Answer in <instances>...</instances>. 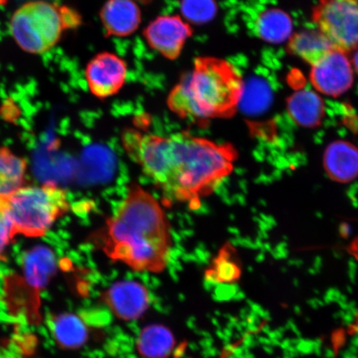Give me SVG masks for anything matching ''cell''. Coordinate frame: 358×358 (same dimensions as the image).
<instances>
[{
  "mask_svg": "<svg viewBox=\"0 0 358 358\" xmlns=\"http://www.w3.org/2000/svg\"><path fill=\"white\" fill-rule=\"evenodd\" d=\"M129 157L165 194L192 208L232 172L237 151L189 133L170 136L129 129L122 134Z\"/></svg>",
  "mask_w": 358,
  "mask_h": 358,
  "instance_id": "cell-1",
  "label": "cell"
},
{
  "mask_svg": "<svg viewBox=\"0 0 358 358\" xmlns=\"http://www.w3.org/2000/svg\"><path fill=\"white\" fill-rule=\"evenodd\" d=\"M103 252L141 272L159 273L167 266L171 234L164 210L150 192L134 185L101 234Z\"/></svg>",
  "mask_w": 358,
  "mask_h": 358,
  "instance_id": "cell-2",
  "label": "cell"
},
{
  "mask_svg": "<svg viewBox=\"0 0 358 358\" xmlns=\"http://www.w3.org/2000/svg\"><path fill=\"white\" fill-rule=\"evenodd\" d=\"M235 66L214 57H199L169 93V108L178 117L206 123L234 116L245 93Z\"/></svg>",
  "mask_w": 358,
  "mask_h": 358,
  "instance_id": "cell-3",
  "label": "cell"
},
{
  "mask_svg": "<svg viewBox=\"0 0 358 358\" xmlns=\"http://www.w3.org/2000/svg\"><path fill=\"white\" fill-rule=\"evenodd\" d=\"M82 24V16L73 8L34 0L13 13L10 29L22 50L43 55L56 46L66 31L78 29Z\"/></svg>",
  "mask_w": 358,
  "mask_h": 358,
  "instance_id": "cell-4",
  "label": "cell"
},
{
  "mask_svg": "<svg viewBox=\"0 0 358 358\" xmlns=\"http://www.w3.org/2000/svg\"><path fill=\"white\" fill-rule=\"evenodd\" d=\"M17 234L40 237L69 210L66 192L53 185L22 187L6 199Z\"/></svg>",
  "mask_w": 358,
  "mask_h": 358,
  "instance_id": "cell-5",
  "label": "cell"
},
{
  "mask_svg": "<svg viewBox=\"0 0 358 358\" xmlns=\"http://www.w3.org/2000/svg\"><path fill=\"white\" fill-rule=\"evenodd\" d=\"M312 20L335 48L348 55L358 48V0H319Z\"/></svg>",
  "mask_w": 358,
  "mask_h": 358,
  "instance_id": "cell-6",
  "label": "cell"
},
{
  "mask_svg": "<svg viewBox=\"0 0 358 358\" xmlns=\"http://www.w3.org/2000/svg\"><path fill=\"white\" fill-rule=\"evenodd\" d=\"M355 73L348 53L334 48L311 66L310 80L317 92L338 97L352 87Z\"/></svg>",
  "mask_w": 358,
  "mask_h": 358,
  "instance_id": "cell-7",
  "label": "cell"
},
{
  "mask_svg": "<svg viewBox=\"0 0 358 358\" xmlns=\"http://www.w3.org/2000/svg\"><path fill=\"white\" fill-rule=\"evenodd\" d=\"M127 65L114 53H98L87 64L86 79L90 92L99 99L116 95L124 87Z\"/></svg>",
  "mask_w": 358,
  "mask_h": 358,
  "instance_id": "cell-8",
  "label": "cell"
},
{
  "mask_svg": "<svg viewBox=\"0 0 358 358\" xmlns=\"http://www.w3.org/2000/svg\"><path fill=\"white\" fill-rule=\"evenodd\" d=\"M192 33L189 22L178 15L159 16L144 30L150 47L169 60H176L180 56Z\"/></svg>",
  "mask_w": 358,
  "mask_h": 358,
  "instance_id": "cell-9",
  "label": "cell"
},
{
  "mask_svg": "<svg viewBox=\"0 0 358 358\" xmlns=\"http://www.w3.org/2000/svg\"><path fill=\"white\" fill-rule=\"evenodd\" d=\"M102 299L111 312L124 321L140 319L150 303L145 286L134 280L117 282L103 294Z\"/></svg>",
  "mask_w": 358,
  "mask_h": 358,
  "instance_id": "cell-10",
  "label": "cell"
},
{
  "mask_svg": "<svg viewBox=\"0 0 358 358\" xmlns=\"http://www.w3.org/2000/svg\"><path fill=\"white\" fill-rule=\"evenodd\" d=\"M106 37H127L138 29L141 11L133 0H107L100 11Z\"/></svg>",
  "mask_w": 358,
  "mask_h": 358,
  "instance_id": "cell-11",
  "label": "cell"
},
{
  "mask_svg": "<svg viewBox=\"0 0 358 358\" xmlns=\"http://www.w3.org/2000/svg\"><path fill=\"white\" fill-rule=\"evenodd\" d=\"M324 168L327 176L340 183L350 182L358 177V148L347 141H335L326 148Z\"/></svg>",
  "mask_w": 358,
  "mask_h": 358,
  "instance_id": "cell-12",
  "label": "cell"
},
{
  "mask_svg": "<svg viewBox=\"0 0 358 358\" xmlns=\"http://www.w3.org/2000/svg\"><path fill=\"white\" fill-rule=\"evenodd\" d=\"M286 108L293 122L303 128L319 127L325 115V104L315 92L299 90L288 97Z\"/></svg>",
  "mask_w": 358,
  "mask_h": 358,
  "instance_id": "cell-13",
  "label": "cell"
},
{
  "mask_svg": "<svg viewBox=\"0 0 358 358\" xmlns=\"http://www.w3.org/2000/svg\"><path fill=\"white\" fill-rule=\"evenodd\" d=\"M24 279L34 288H44L56 274L55 253L44 245H37L28 250L22 259Z\"/></svg>",
  "mask_w": 358,
  "mask_h": 358,
  "instance_id": "cell-14",
  "label": "cell"
},
{
  "mask_svg": "<svg viewBox=\"0 0 358 358\" xmlns=\"http://www.w3.org/2000/svg\"><path fill=\"white\" fill-rule=\"evenodd\" d=\"M334 47L319 30H303L289 39L287 51L310 66Z\"/></svg>",
  "mask_w": 358,
  "mask_h": 358,
  "instance_id": "cell-15",
  "label": "cell"
},
{
  "mask_svg": "<svg viewBox=\"0 0 358 358\" xmlns=\"http://www.w3.org/2000/svg\"><path fill=\"white\" fill-rule=\"evenodd\" d=\"M50 329L58 345L69 350L83 347L88 339L87 324L74 313H62L53 316Z\"/></svg>",
  "mask_w": 358,
  "mask_h": 358,
  "instance_id": "cell-16",
  "label": "cell"
},
{
  "mask_svg": "<svg viewBox=\"0 0 358 358\" xmlns=\"http://www.w3.org/2000/svg\"><path fill=\"white\" fill-rule=\"evenodd\" d=\"M259 38L267 43L278 44L289 41L293 35V21L287 13L272 8L259 13L256 22Z\"/></svg>",
  "mask_w": 358,
  "mask_h": 358,
  "instance_id": "cell-17",
  "label": "cell"
},
{
  "mask_svg": "<svg viewBox=\"0 0 358 358\" xmlns=\"http://www.w3.org/2000/svg\"><path fill=\"white\" fill-rule=\"evenodd\" d=\"M27 161L7 147L0 148V199H7L24 187Z\"/></svg>",
  "mask_w": 358,
  "mask_h": 358,
  "instance_id": "cell-18",
  "label": "cell"
},
{
  "mask_svg": "<svg viewBox=\"0 0 358 358\" xmlns=\"http://www.w3.org/2000/svg\"><path fill=\"white\" fill-rule=\"evenodd\" d=\"M176 344L173 335L166 327H145L137 338L138 352L144 358H168Z\"/></svg>",
  "mask_w": 358,
  "mask_h": 358,
  "instance_id": "cell-19",
  "label": "cell"
},
{
  "mask_svg": "<svg viewBox=\"0 0 358 358\" xmlns=\"http://www.w3.org/2000/svg\"><path fill=\"white\" fill-rule=\"evenodd\" d=\"M180 6L183 17L194 24H207L217 13L216 0H182Z\"/></svg>",
  "mask_w": 358,
  "mask_h": 358,
  "instance_id": "cell-20",
  "label": "cell"
},
{
  "mask_svg": "<svg viewBox=\"0 0 358 358\" xmlns=\"http://www.w3.org/2000/svg\"><path fill=\"white\" fill-rule=\"evenodd\" d=\"M17 232L8 210L6 199H0V261H6L8 246L13 243Z\"/></svg>",
  "mask_w": 358,
  "mask_h": 358,
  "instance_id": "cell-21",
  "label": "cell"
},
{
  "mask_svg": "<svg viewBox=\"0 0 358 358\" xmlns=\"http://www.w3.org/2000/svg\"><path fill=\"white\" fill-rule=\"evenodd\" d=\"M348 252L352 255L358 262V236L355 240H352L350 245L348 248Z\"/></svg>",
  "mask_w": 358,
  "mask_h": 358,
  "instance_id": "cell-22",
  "label": "cell"
},
{
  "mask_svg": "<svg viewBox=\"0 0 358 358\" xmlns=\"http://www.w3.org/2000/svg\"><path fill=\"white\" fill-rule=\"evenodd\" d=\"M350 59L353 70H355V73L358 76V48L352 52V55Z\"/></svg>",
  "mask_w": 358,
  "mask_h": 358,
  "instance_id": "cell-23",
  "label": "cell"
},
{
  "mask_svg": "<svg viewBox=\"0 0 358 358\" xmlns=\"http://www.w3.org/2000/svg\"><path fill=\"white\" fill-rule=\"evenodd\" d=\"M352 328L353 331H355V332H358V311L357 313L355 324H353Z\"/></svg>",
  "mask_w": 358,
  "mask_h": 358,
  "instance_id": "cell-24",
  "label": "cell"
},
{
  "mask_svg": "<svg viewBox=\"0 0 358 358\" xmlns=\"http://www.w3.org/2000/svg\"><path fill=\"white\" fill-rule=\"evenodd\" d=\"M8 2V0H0V6H6Z\"/></svg>",
  "mask_w": 358,
  "mask_h": 358,
  "instance_id": "cell-25",
  "label": "cell"
}]
</instances>
